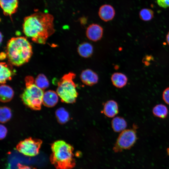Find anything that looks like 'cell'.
I'll return each instance as SVG.
<instances>
[{
  "label": "cell",
  "mask_w": 169,
  "mask_h": 169,
  "mask_svg": "<svg viewBox=\"0 0 169 169\" xmlns=\"http://www.w3.org/2000/svg\"><path fill=\"white\" fill-rule=\"evenodd\" d=\"M54 21L53 16L49 13H35L24 18L23 32L34 43L44 44L55 32Z\"/></svg>",
  "instance_id": "obj_1"
},
{
  "label": "cell",
  "mask_w": 169,
  "mask_h": 169,
  "mask_svg": "<svg viewBox=\"0 0 169 169\" xmlns=\"http://www.w3.org/2000/svg\"><path fill=\"white\" fill-rule=\"evenodd\" d=\"M6 52L9 63L17 66L28 62L33 54L31 45L24 37L11 38L8 42Z\"/></svg>",
  "instance_id": "obj_2"
},
{
  "label": "cell",
  "mask_w": 169,
  "mask_h": 169,
  "mask_svg": "<svg viewBox=\"0 0 169 169\" xmlns=\"http://www.w3.org/2000/svg\"><path fill=\"white\" fill-rule=\"evenodd\" d=\"M50 159L56 169H71L75 166L74 148L63 140L54 141L51 145Z\"/></svg>",
  "instance_id": "obj_3"
},
{
  "label": "cell",
  "mask_w": 169,
  "mask_h": 169,
  "mask_svg": "<svg viewBox=\"0 0 169 169\" xmlns=\"http://www.w3.org/2000/svg\"><path fill=\"white\" fill-rule=\"evenodd\" d=\"M25 81L26 88L21 95L23 102L32 109L40 110L43 103L44 90L35 84L33 76H27L25 78Z\"/></svg>",
  "instance_id": "obj_4"
},
{
  "label": "cell",
  "mask_w": 169,
  "mask_h": 169,
  "mask_svg": "<svg viewBox=\"0 0 169 169\" xmlns=\"http://www.w3.org/2000/svg\"><path fill=\"white\" fill-rule=\"evenodd\" d=\"M76 74L69 72L64 75L58 82L56 93L62 102L68 104L75 103L78 95L74 80Z\"/></svg>",
  "instance_id": "obj_5"
},
{
  "label": "cell",
  "mask_w": 169,
  "mask_h": 169,
  "mask_svg": "<svg viewBox=\"0 0 169 169\" xmlns=\"http://www.w3.org/2000/svg\"><path fill=\"white\" fill-rule=\"evenodd\" d=\"M137 128L136 125H135L132 128L125 129L121 132L113 148L115 152L130 149L134 146L137 140Z\"/></svg>",
  "instance_id": "obj_6"
},
{
  "label": "cell",
  "mask_w": 169,
  "mask_h": 169,
  "mask_svg": "<svg viewBox=\"0 0 169 169\" xmlns=\"http://www.w3.org/2000/svg\"><path fill=\"white\" fill-rule=\"evenodd\" d=\"M42 143L40 139L29 137L20 141L17 145V150L23 154L29 156L38 155Z\"/></svg>",
  "instance_id": "obj_7"
},
{
  "label": "cell",
  "mask_w": 169,
  "mask_h": 169,
  "mask_svg": "<svg viewBox=\"0 0 169 169\" xmlns=\"http://www.w3.org/2000/svg\"><path fill=\"white\" fill-rule=\"evenodd\" d=\"M103 29L100 25L92 23L89 25L86 31V35L90 40L97 42L100 40L102 37Z\"/></svg>",
  "instance_id": "obj_8"
},
{
  "label": "cell",
  "mask_w": 169,
  "mask_h": 169,
  "mask_svg": "<svg viewBox=\"0 0 169 169\" xmlns=\"http://www.w3.org/2000/svg\"><path fill=\"white\" fill-rule=\"evenodd\" d=\"M80 78L83 83L89 86L96 84L99 81L98 74L92 70L87 69L82 70L80 75Z\"/></svg>",
  "instance_id": "obj_9"
},
{
  "label": "cell",
  "mask_w": 169,
  "mask_h": 169,
  "mask_svg": "<svg viewBox=\"0 0 169 169\" xmlns=\"http://www.w3.org/2000/svg\"><path fill=\"white\" fill-rule=\"evenodd\" d=\"M10 63L6 64L5 62H1L0 83L1 84H5L8 80L12 79L14 74L15 70Z\"/></svg>",
  "instance_id": "obj_10"
},
{
  "label": "cell",
  "mask_w": 169,
  "mask_h": 169,
  "mask_svg": "<svg viewBox=\"0 0 169 169\" xmlns=\"http://www.w3.org/2000/svg\"><path fill=\"white\" fill-rule=\"evenodd\" d=\"M18 0H0V4L5 16H11L15 13L18 7Z\"/></svg>",
  "instance_id": "obj_11"
},
{
  "label": "cell",
  "mask_w": 169,
  "mask_h": 169,
  "mask_svg": "<svg viewBox=\"0 0 169 169\" xmlns=\"http://www.w3.org/2000/svg\"><path fill=\"white\" fill-rule=\"evenodd\" d=\"M115 10L113 7L108 4H105L101 6L98 12L100 18L105 22L112 20L115 16Z\"/></svg>",
  "instance_id": "obj_12"
},
{
  "label": "cell",
  "mask_w": 169,
  "mask_h": 169,
  "mask_svg": "<svg viewBox=\"0 0 169 169\" xmlns=\"http://www.w3.org/2000/svg\"><path fill=\"white\" fill-rule=\"evenodd\" d=\"M57 93L54 91L49 90L45 92L43 98V104L47 107H51L57 103L59 98Z\"/></svg>",
  "instance_id": "obj_13"
},
{
  "label": "cell",
  "mask_w": 169,
  "mask_h": 169,
  "mask_svg": "<svg viewBox=\"0 0 169 169\" xmlns=\"http://www.w3.org/2000/svg\"><path fill=\"white\" fill-rule=\"evenodd\" d=\"M119 112L117 103L114 100L107 101L105 104L103 112L105 115L109 118L114 117Z\"/></svg>",
  "instance_id": "obj_14"
},
{
  "label": "cell",
  "mask_w": 169,
  "mask_h": 169,
  "mask_svg": "<svg viewBox=\"0 0 169 169\" xmlns=\"http://www.w3.org/2000/svg\"><path fill=\"white\" fill-rule=\"evenodd\" d=\"M77 51L78 54L81 57L88 58L91 57L94 52V47L92 45L88 42H84L78 46Z\"/></svg>",
  "instance_id": "obj_15"
},
{
  "label": "cell",
  "mask_w": 169,
  "mask_h": 169,
  "mask_svg": "<svg viewBox=\"0 0 169 169\" xmlns=\"http://www.w3.org/2000/svg\"><path fill=\"white\" fill-rule=\"evenodd\" d=\"M111 80L113 85L115 87L121 88L127 84V77L124 74L120 72H115L111 77Z\"/></svg>",
  "instance_id": "obj_16"
},
{
  "label": "cell",
  "mask_w": 169,
  "mask_h": 169,
  "mask_svg": "<svg viewBox=\"0 0 169 169\" xmlns=\"http://www.w3.org/2000/svg\"><path fill=\"white\" fill-rule=\"evenodd\" d=\"M14 91L9 86L2 84L0 87V100L1 101L5 103L10 101L13 98Z\"/></svg>",
  "instance_id": "obj_17"
},
{
  "label": "cell",
  "mask_w": 169,
  "mask_h": 169,
  "mask_svg": "<svg viewBox=\"0 0 169 169\" xmlns=\"http://www.w3.org/2000/svg\"><path fill=\"white\" fill-rule=\"evenodd\" d=\"M127 123L123 117L117 116L114 118L111 121V126L113 130L116 132H122L125 130Z\"/></svg>",
  "instance_id": "obj_18"
},
{
  "label": "cell",
  "mask_w": 169,
  "mask_h": 169,
  "mask_svg": "<svg viewBox=\"0 0 169 169\" xmlns=\"http://www.w3.org/2000/svg\"><path fill=\"white\" fill-rule=\"evenodd\" d=\"M152 113L156 117L165 119L168 115V111L166 105L162 104H159L153 107Z\"/></svg>",
  "instance_id": "obj_19"
},
{
  "label": "cell",
  "mask_w": 169,
  "mask_h": 169,
  "mask_svg": "<svg viewBox=\"0 0 169 169\" xmlns=\"http://www.w3.org/2000/svg\"><path fill=\"white\" fill-rule=\"evenodd\" d=\"M35 84L40 89L44 90L49 86V82L44 74H39L34 80Z\"/></svg>",
  "instance_id": "obj_20"
},
{
  "label": "cell",
  "mask_w": 169,
  "mask_h": 169,
  "mask_svg": "<svg viewBox=\"0 0 169 169\" xmlns=\"http://www.w3.org/2000/svg\"><path fill=\"white\" fill-rule=\"evenodd\" d=\"M55 115L58 121L60 124H64L69 120V113L64 108L58 109L55 112Z\"/></svg>",
  "instance_id": "obj_21"
},
{
  "label": "cell",
  "mask_w": 169,
  "mask_h": 169,
  "mask_svg": "<svg viewBox=\"0 0 169 169\" xmlns=\"http://www.w3.org/2000/svg\"><path fill=\"white\" fill-rule=\"evenodd\" d=\"M12 113L9 108L6 106L1 107L0 109V121L4 123L8 121L11 118Z\"/></svg>",
  "instance_id": "obj_22"
},
{
  "label": "cell",
  "mask_w": 169,
  "mask_h": 169,
  "mask_svg": "<svg viewBox=\"0 0 169 169\" xmlns=\"http://www.w3.org/2000/svg\"><path fill=\"white\" fill-rule=\"evenodd\" d=\"M154 15V12L149 8L142 9L139 13V16L140 19L145 21H149L151 20L153 18Z\"/></svg>",
  "instance_id": "obj_23"
},
{
  "label": "cell",
  "mask_w": 169,
  "mask_h": 169,
  "mask_svg": "<svg viewBox=\"0 0 169 169\" xmlns=\"http://www.w3.org/2000/svg\"><path fill=\"white\" fill-rule=\"evenodd\" d=\"M162 99L166 104L169 105V87L166 88L163 91Z\"/></svg>",
  "instance_id": "obj_24"
},
{
  "label": "cell",
  "mask_w": 169,
  "mask_h": 169,
  "mask_svg": "<svg viewBox=\"0 0 169 169\" xmlns=\"http://www.w3.org/2000/svg\"><path fill=\"white\" fill-rule=\"evenodd\" d=\"M157 3L160 7L166 8H169V0H156Z\"/></svg>",
  "instance_id": "obj_25"
},
{
  "label": "cell",
  "mask_w": 169,
  "mask_h": 169,
  "mask_svg": "<svg viewBox=\"0 0 169 169\" xmlns=\"http://www.w3.org/2000/svg\"><path fill=\"white\" fill-rule=\"evenodd\" d=\"M0 138L1 140H2L5 137L7 134V130L4 125H0Z\"/></svg>",
  "instance_id": "obj_26"
},
{
  "label": "cell",
  "mask_w": 169,
  "mask_h": 169,
  "mask_svg": "<svg viewBox=\"0 0 169 169\" xmlns=\"http://www.w3.org/2000/svg\"><path fill=\"white\" fill-rule=\"evenodd\" d=\"M17 166L18 169H36L35 168L23 165L20 163H18Z\"/></svg>",
  "instance_id": "obj_27"
},
{
  "label": "cell",
  "mask_w": 169,
  "mask_h": 169,
  "mask_svg": "<svg viewBox=\"0 0 169 169\" xmlns=\"http://www.w3.org/2000/svg\"><path fill=\"white\" fill-rule=\"evenodd\" d=\"M7 57V55L6 53L4 52H1L0 54V58L1 60H3L5 59Z\"/></svg>",
  "instance_id": "obj_28"
},
{
  "label": "cell",
  "mask_w": 169,
  "mask_h": 169,
  "mask_svg": "<svg viewBox=\"0 0 169 169\" xmlns=\"http://www.w3.org/2000/svg\"><path fill=\"white\" fill-rule=\"evenodd\" d=\"M166 41L169 45V32H168L166 36Z\"/></svg>",
  "instance_id": "obj_29"
},
{
  "label": "cell",
  "mask_w": 169,
  "mask_h": 169,
  "mask_svg": "<svg viewBox=\"0 0 169 169\" xmlns=\"http://www.w3.org/2000/svg\"><path fill=\"white\" fill-rule=\"evenodd\" d=\"M0 37H1V38H0V43H2V40H3L2 36V35L1 33Z\"/></svg>",
  "instance_id": "obj_30"
},
{
  "label": "cell",
  "mask_w": 169,
  "mask_h": 169,
  "mask_svg": "<svg viewBox=\"0 0 169 169\" xmlns=\"http://www.w3.org/2000/svg\"><path fill=\"white\" fill-rule=\"evenodd\" d=\"M166 151L167 154L168 156H169V148H168L166 149Z\"/></svg>",
  "instance_id": "obj_31"
}]
</instances>
